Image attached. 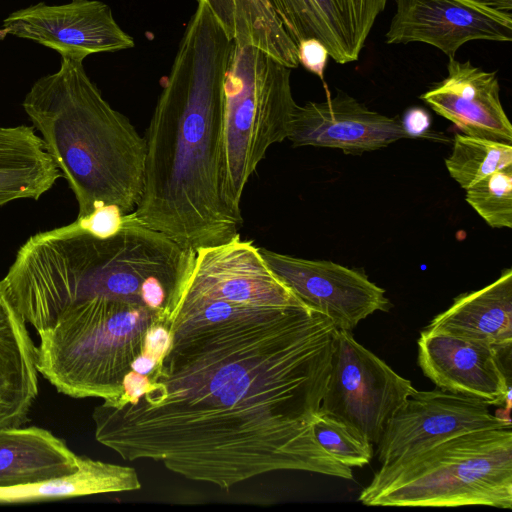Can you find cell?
I'll return each instance as SVG.
<instances>
[{"label":"cell","mask_w":512,"mask_h":512,"mask_svg":"<svg viewBox=\"0 0 512 512\" xmlns=\"http://www.w3.org/2000/svg\"><path fill=\"white\" fill-rule=\"evenodd\" d=\"M39 374L37 346L0 281V429L29 421Z\"/></svg>","instance_id":"ac0fdd59"},{"label":"cell","mask_w":512,"mask_h":512,"mask_svg":"<svg viewBox=\"0 0 512 512\" xmlns=\"http://www.w3.org/2000/svg\"><path fill=\"white\" fill-rule=\"evenodd\" d=\"M169 328L163 321L154 323L147 331L144 341L143 353L159 362L170 345Z\"/></svg>","instance_id":"f1b7e54d"},{"label":"cell","mask_w":512,"mask_h":512,"mask_svg":"<svg viewBox=\"0 0 512 512\" xmlns=\"http://www.w3.org/2000/svg\"><path fill=\"white\" fill-rule=\"evenodd\" d=\"M235 46L255 47L290 69L297 45L269 0H202Z\"/></svg>","instance_id":"7402d4cb"},{"label":"cell","mask_w":512,"mask_h":512,"mask_svg":"<svg viewBox=\"0 0 512 512\" xmlns=\"http://www.w3.org/2000/svg\"><path fill=\"white\" fill-rule=\"evenodd\" d=\"M7 34L8 32L6 31V29H0V40L4 39Z\"/></svg>","instance_id":"1f68e13d"},{"label":"cell","mask_w":512,"mask_h":512,"mask_svg":"<svg viewBox=\"0 0 512 512\" xmlns=\"http://www.w3.org/2000/svg\"><path fill=\"white\" fill-rule=\"evenodd\" d=\"M194 254L140 224L135 215L105 238L72 222L29 237L1 283L25 322L38 332L67 308L95 297L166 311L190 274Z\"/></svg>","instance_id":"3957f363"},{"label":"cell","mask_w":512,"mask_h":512,"mask_svg":"<svg viewBox=\"0 0 512 512\" xmlns=\"http://www.w3.org/2000/svg\"><path fill=\"white\" fill-rule=\"evenodd\" d=\"M165 316V310L123 300L79 302L37 332L39 373L69 397L116 401L132 362L143 352L148 329Z\"/></svg>","instance_id":"5b68a950"},{"label":"cell","mask_w":512,"mask_h":512,"mask_svg":"<svg viewBox=\"0 0 512 512\" xmlns=\"http://www.w3.org/2000/svg\"><path fill=\"white\" fill-rule=\"evenodd\" d=\"M487 344L502 353L512 346V270L491 284L460 294L426 327Z\"/></svg>","instance_id":"d6986e66"},{"label":"cell","mask_w":512,"mask_h":512,"mask_svg":"<svg viewBox=\"0 0 512 512\" xmlns=\"http://www.w3.org/2000/svg\"><path fill=\"white\" fill-rule=\"evenodd\" d=\"M297 57L299 65L320 78L326 87L324 72L329 58L326 47L314 38L301 40L297 44Z\"/></svg>","instance_id":"83f0119b"},{"label":"cell","mask_w":512,"mask_h":512,"mask_svg":"<svg viewBox=\"0 0 512 512\" xmlns=\"http://www.w3.org/2000/svg\"><path fill=\"white\" fill-rule=\"evenodd\" d=\"M268 266L310 307L337 329L351 331L377 311L391 307L385 290L359 270L329 260H310L260 248Z\"/></svg>","instance_id":"4fadbf2b"},{"label":"cell","mask_w":512,"mask_h":512,"mask_svg":"<svg viewBox=\"0 0 512 512\" xmlns=\"http://www.w3.org/2000/svg\"><path fill=\"white\" fill-rule=\"evenodd\" d=\"M297 105L290 68L255 47L233 43L223 114L224 193L233 211L241 214L244 188L268 149L288 139Z\"/></svg>","instance_id":"52a82bcc"},{"label":"cell","mask_w":512,"mask_h":512,"mask_svg":"<svg viewBox=\"0 0 512 512\" xmlns=\"http://www.w3.org/2000/svg\"><path fill=\"white\" fill-rule=\"evenodd\" d=\"M8 34L55 50L61 58L83 61L102 52L135 46L134 39L116 22L111 8L99 0H71L62 5L37 3L3 20Z\"/></svg>","instance_id":"7c38bea8"},{"label":"cell","mask_w":512,"mask_h":512,"mask_svg":"<svg viewBox=\"0 0 512 512\" xmlns=\"http://www.w3.org/2000/svg\"><path fill=\"white\" fill-rule=\"evenodd\" d=\"M158 361L151 356L141 353L131 364V370L141 375L148 376L154 370Z\"/></svg>","instance_id":"4dcf8cb0"},{"label":"cell","mask_w":512,"mask_h":512,"mask_svg":"<svg viewBox=\"0 0 512 512\" xmlns=\"http://www.w3.org/2000/svg\"><path fill=\"white\" fill-rule=\"evenodd\" d=\"M403 138L409 136L398 116L373 111L343 91L297 105L288 136L294 147L336 148L346 154L377 150Z\"/></svg>","instance_id":"9a60e30c"},{"label":"cell","mask_w":512,"mask_h":512,"mask_svg":"<svg viewBox=\"0 0 512 512\" xmlns=\"http://www.w3.org/2000/svg\"><path fill=\"white\" fill-rule=\"evenodd\" d=\"M450 176L467 190L485 177L512 167V145L466 134H456L445 159Z\"/></svg>","instance_id":"cb8c5ba5"},{"label":"cell","mask_w":512,"mask_h":512,"mask_svg":"<svg viewBox=\"0 0 512 512\" xmlns=\"http://www.w3.org/2000/svg\"><path fill=\"white\" fill-rule=\"evenodd\" d=\"M431 122L430 114L421 107L407 109L401 119L403 129L409 138L424 136L430 128Z\"/></svg>","instance_id":"f546056e"},{"label":"cell","mask_w":512,"mask_h":512,"mask_svg":"<svg viewBox=\"0 0 512 512\" xmlns=\"http://www.w3.org/2000/svg\"><path fill=\"white\" fill-rule=\"evenodd\" d=\"M232 48L198 0L144 136L135 218L192 250L229 240L243 223L224 193V81Z\"/></svg>","instance_id":"7a4b0ae2"},{"label":"cell","mask_w":512,"mask_h":512,"mask_svg":"<svg viewBox=\"0 0 512 512\" xmlns=\"http://www.w3.org/2000/svg\"><path fill=\"white\" fill-rule=\"evenodd\" d=\"M81 457L47 429H0V488L44 482L75 473Z\"/></svg>","instance_id":"ffe728a7"},{"label":"cell","mask_w":512,"mask_h":512,"mask_svg":"<svg viewBox=\"0 0 512 512\" xmlns=\"http://www.w3.org/2000/svg\"><path fill=\"white\" fill-rule=\"evenodd\" d=\"M447 71L420 99L463 134L511 144L512 125L500 100L497 73L455 58H449Z\"/></svg>","instance_id":"e0dca14e"},{"label":"cell","mask_w":512,"mask_h":512,"mask_svg":"<svg viewBox=\"0 0 512 512\" xmlns=\"http://www.w3.org/2000/svg\"><path fill=\"white\" fill-rule=\"evenodd\" d=\"M22 105L76 198L77 217L102 206L135 210L145 139L104 99L83 61L61 58L59 70L39 78Z\"/></svg>","instance_id":"277c9868"},{"label":"cell","mask_w":512,"mask_h":512,"mask_svg":"<svg viewBox=\"0 0 512 512\" xmlns=\"http://www.w3.org/2000/svg\"><path fill=\"white\" fill-rule=\"evenodd\" d=\"M488 407L439 388L415 390L388 421L377 443L378 461L400 462L468 432L511 428L510 418L494 415Z\"/></svg>","instance_id":"30bf717a"},{"label":"cell","mask_w":512,"mask_h":512,"mask_svg":"<svg viewBox=\"0 0 512 512\" xmlns=\"http://www.w3.org/2000/svg\"><path fill=\"white\" fill-rule=\"evenodd\" d=\"M358 501L367 506L511 509V428L468 432L381 465Z\"/></svg>","instance_id":"8992f818"},{"label":"cell","mask_w":512,"mask_h":512,"mask_svg":"<svg viewBox=\"0 0 512 512\" xmlns=\"http://www.w3.org/2000/svg\"><path fill=\"white\" fill-rule=\"evenodd\" d=\"M179 301L270 308L303 300L268 266L260 248L237 234L223 243L195 249L190 274L172 306Z\"/></svg>","instance_id":"9c48e42d"},{"label":"cell","mask_w":512,"mask_h":512,"mask_svg":"<svg viewBox=\"0 0 512 512\" xmlns=\"http://www.w3.org/2000/svg\"><path fill=\"white\" fill-rule=\"evenodd\" d=\"M62 177L34 127L0 126V207L39 199Z\"/></svg>","instance_id":"44dd1931"},{"label":"cell","mask_w":512,"mask_h":512,"mask_svg":"<svg viewBox=\"0 0 512 512\" xmlns=\"http://www.w3.org/2000/svg\"><path fill=\"white\" fill-rule=\"evenodd\" d=\"M133 218V212L125 214L116 206H102L84 217H77L74 222L82 230L105 238L120 231Z\"/></svg>","instance_id":"4316f807"},{"label":"cell","mask_w":512,"mask_h":512,"mask_svg":"<svg viewBox=\"0 0 512 512\" xmlns=\"http://www.w3.org/2000/svg\"><path fill=\"white\" fill-rule=\"evenodd\" d=\"M415 390L410 380L357 342L351 331L336 328L320 413L377 444L388 421Z\"/></svg>","instance_id":"ba28073f"},{"label":"cell","mask_w":512,"mask_h":512,"mask_svg":"<svg viewBox=\"0 0 512 512\" xmlns=\"http://www.w3.org/2000/svg\"><path fill=\"white\" fill-rule=\"evenodd\" d=\"M465 200L490 227L512 228V167L467 189Z\"/></svg>","instance_id":"484cf974"},{"label":"cell","mask_w":512,"mask_h":512,"mask_svg":"<svg viewBox=\"0 0 512 512\" xmlns=\"http://www.w3.org/2000/svg\"><path fill=\"white\" fill-rule=\"evenodd\" d=\"M312 429L318 445L338 463L351 469L370 463L373 444L346 424L319 412Z\"/></svg>","instance_id":"d4e9b609"},{"label":"cell","mask_w":512,"mask_h":512,"mask_svg":"<svg viewBox=\"0 0 512 512\" xmlns=\"http://www.w3.org/2000/svg\"><path fill=\"white\" fill-rule=\"evenodd\" d=\"M502 353L473 340L425 328L418 339V365L437 388L487 405L510 404V379Z\"/></svg>","instance_id":"5bb4252c"},{"label":"cell","mask_w":512,"mask_h":512,"mask_svg":"<svg viewBox=\"0 0 512 512\" xmlns=\"http://www.w3.org/2000/svg\"><path fill=\"white\" fill-rule=\"evenodd\" d=\"M296 45L319 40L338 64L358 60L387 0H269Z\"/></svg>","instance_id":"2e32d148"},{"label":"cell","mask_w":512,"mask_h":512,"mask_svg":"<svg viewBox=\"0 0 512 512\" xmlns=\"http://www.w3.org/2000/svg\"><path fill=\"white\" fill-rule=\"evenodd\" d=\"M168 328L145 392L94 408L99 443L225 490L280 470L353 478L312 429L334 350L327 316L302 301Z\"/></svg>","instance_id":"6da1fadb"},{"label":"cell","mask_w":512,"mask_h":512,"mask_svg":"<svg viewBox=\"0 0 512 512\" xmlns=\"http://www.w3.org/2000/svg\"><path fill=\"white\" fill-rule=\"evenodd\" d=\"M136 470L81 457L79 469L70 475L38 483L0 488V504L73 498L141 489Z\"/></svg>","instance_id":"603a6c76"},{"label":"cell","mask_w":512,"mask_h":512,"mask_svg":"<svg viewBox=\"0 0 512 512\" xmlns=\"http://www.w3.org/2000/svg\"><path fill=\"white\" fill-rule=\"evenodd\" d=\"M473 40L512 41V0H397L387 44L425 43L448 58Z\"/></svg>","instance_id":"8fae6325"}]
</instances>
